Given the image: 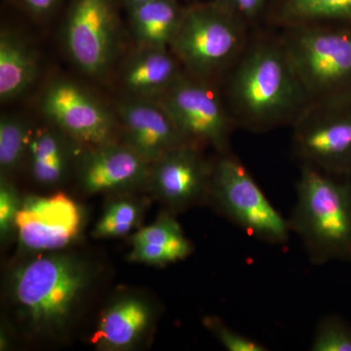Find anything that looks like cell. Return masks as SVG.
<instances>
[{
  "label": "cell",
  "mask_w": 351,
  "mask_h": 351,
  "mask_svg": "<svg viewBox=\"0 0 351 351\" xmlns=\"http://www.w3.org/2000/svg\"><path fill=\"white\" fill-rule=\"evenodd\" d=\"M223 78L237 128L263 133L292 125L309 104L280 36H252Z\"/></svg>",
  "instance_id": "obj_1"
},
{
  "label": "cell",
  "mask_w": 351,
  "mask_h": 351,
  "mask_svg": "<svg viewBox=\"0 0 351 351\" xmlns=\"http://www.w3.org/2000/svg\"><path fill=\"white\" fill-rule=\"evenodd\" d=\"M291 232L311 263L351 262V177L301 165Z\"/></svg>",
  "instance_id": "obj_2"
},
{
  "label": "cell",
  "mask_w": 351,
  "mask_h": 351,
  "mask_svg": "<svg viewBox=\"0 0 351 351\" xmlns=\"http://www.w3.org/2000/svg\"><path fill=\"white\" fill-rule=\"evenodd\" d=\"M89 281V267L82 258L47 252L16 267L10 291L23 319L43 334L66 326Z\"/></svg>",
  "instance_id": "obj_3"
},
{
  "label": "cell",
  "mask_w": 351,
  "mask_h": 351,
  "mask_svg": "<svg viewBox=\"0 0 351 351\" xmlns=\"http://www.w3.org/2000/svg\"><path fill=\"white\" fill-rule=\"evenodd\" d=\"M281 40L309 104L351 99V27L298 25Z\"/></svg>",
  "instance_id": "obj_4"
},
{
  "label": "cell",
  "mask_w": 351,
  "mask_h": 351,
  "mask_svg": "<svg viewBox=\"0 0 351 351\" xmlns=\"http://www.w3.org/2000/svg\"><path fill=\"white\" fill-rule=\"evenodd\" d=\"M249 38L246 24L213 0L184 7L170 50L186 73L216 83L232 69Z\"/></svg>",
  "instance_id": "obj_5"
},
{
  "label": "cell",
  "mask_w": 351,
  "mask_h": 351,
  "mask_svg": "<svg viewBox=\"0 0 351 351\" xmlns=\"http://www.w3.org/2000/svg\"><path fill=\"white\" fill-rule=\"evenodd\" d=\"M208 199L251 237L269 244L288 242V219L277 211L247 168L230 152L219 154L213 162Z\"/></svg>",
  "instance_id": "obj_6"
},
{
  "label": "cell",
  "mask_w": 351,
  "mask_h": 351,
  "mask_svg": "<svg viewBox=\"0 0 351 351\" xmlns=\"http://www.w3.org/2000/svg\"><path fill=\"white\" fill-rule=\"evenodd\" d=\"M156 101L189 143L212 147L219 154L230 152V137L237 125L216 83L184 71Z\"/></svg>",
  "instance_id": "obj_7"
},
{
  "label": "cell",
  "mask_w": 351,
  "mask_h": 351,
  "mask_svg": "<svg viewBox=\"0 0 351 351\" xmlns=\"http://www.w3.org/2000/svg\"><path fill=\"white\" fill-rule=\"evenodd\" d=\"M63 43L71 63L85 75H107L121 46V27L114 0H71L64 23Z\"/></svg>",
  "instance_id": "obj_8"
},
{
  "label": "cell",
  "mask_w": 351,
  "mask_h": 351,
  "mask_svg": "<svg viewBox=\"0 0 351 351\" xmlns=\"http://www.w3.org/2000/svg\"><path fill=\"white\" fill-rule=\"evenodd\" d=\"M291 126L301 165L351 177V99L308 104Z\"/></svg>",
  "instance_id": "obj_9"
},
{
  "label": "cell",
  "mask_w": 351,
  "mask_h": 351,
  "mask_svg": "<svg viewBox=\"0 0 351 351\" xmlns=\"http://www.w3.org/2000/svg\"><path fill=\"white\" fill-rule=\"evenodd\" d=\"M39 107L50 123L73 142L86 147L117 142V114L73 80L51 82L41 94Z\"/></svg>",
  "instance_id": "obj_10"
},
{
  "label": "cell",
  "mask_w": 351,
  "mask_h": 351,
  "mask_svg": "<svg viewBox=\"0 0 351 351\" xmlns=\"http://www.w3.org/2000/svg\"><path fill=\"white\" fill-rule=\"evenodd\" d=\"M82 219L77 203L64 193L29 195L21 203L16 233L25 250L61 251L80 234Z\"/></svg>",
  "instance_id": "obj_11"
},
{
  "label": "cell",
  "mask_w": 351,
  "mask_h": 351,
  "mask_svg": "<svg viewBox=\"0 0 351 351\" xmlns=\"http://www.w3.org/2000/svg\"><path fill=\"white\" fill-rule=\"evenodd\" d=\"M212 168L200 147L186 144L152 164L149 184L168 206L186 209L209 197Z\"/></svg>",
  "instance_id": "obj_12"
},
{
  "label": "cell",
  "mask_w": 351,
  "mask_h": 351,
  "mask_svg": "<svg viewBox=\"0 0 351 351\" xmlns=\"http://www.w3.org/2000/svg\"><path fill=\"white\" fill-rule=\"evenodd\" d=\"M115 114L124 143L151 164L182 145L191 144L158 101L125 97L117 104Z\"/></svg>",
  "instance_id": "obj_13"
},
{
  "label": "cell",
  "mask_w": 351,
  "mask_h": 351,
  "mask_svg": "<svg viewBox=\"0 0 351 351\" xmlns=\"http://www.w3.org/2000/svg\"><path fill=\"white\" fill-rule=\"evenodd\" d=\"M78 165L82 189L89 195L112 193L149 184L152 164L117 142L86 147Z\"/></svg>",
  "instance_id": "obj_14"
},
{
  "label": "cell",
  "mask_w": 351,
  "mask_h": 351,
  "mask_svg": "<svg viewBox=\"0 0 351 351\" xmlns=\"http://www.w3.org/2000/svg\"><path fill=\"white\" fill-rule=\"evenodd\" d=\"M184 73L170 49L137 48L124 62L120 82L126 97L158 100Z\"/></svg>",
  "instance_id": "obj_15"
},
{
  "label": "cell",
  "mask_w": 351,
  "mask_h": 351,
  "mask_svg": "<svg viewBox=\"0 0 351 351\" xmlns=\"http://www.w3.org/2000/svg\"><path fill=\"white\" fill-rule=\"evenodd\" d=\"M152 319V306L144 299L119 298L101 313L92 343L106 350H130L143 338Z\"/></svg>",
  "instance_id": "obj_16"
},
{
  "label": "cell",
  "mask_w": 351,
  "mask_h": 351,
  "mask_svg": "<svg viewBox=\"0 0 351 351\" xmlns=\"http://www.w3.org/2000/svg\"><path fill=\"white\" fill-rule=\"evenodd\" d=\"M128 260L151 265H167L191 255L193 245L174 217L162 214L152 225L138 230L131 239Z\"/></svg>",
  "instance_id": "obj_17"
},
{
  "label": "cell",
  "mask_w": 351,
  "mask_h": 351,
  "mask_svg": "<svg viewBox=\"0 0 351 351\" xmlns=\"http://www.w3.org/2000/svg\"><path fill=\"white\" fill-rule=\"evenodd\" d=\"M38 53L15 29H2L0 34V101L16 100L27 93L38 80Z\"/></svg>",
  "instance_id": "obj_18"
},
{
  "label": "cell",
  "mask_w": 351,
  "mask_h": 351,
  "mask_svg": "<svg viewBox=\"0 0 351 351\" xmlns=\"http://www.w3.org/2000/svg\"><path fill=\"white\" fill-rule=\"evenodd\" d=\"M184 12V7L179 0H152L128 9L132 36L137 48L170 49Z\"/></svg>",
  "instance_id": "obj_19"
},
{
  "label": "cell",
  "mask_w": 351,
  "mask_h": 351,
  "mask_svg": "<svg viewBox=\"0 0 351 351\" xmlns=\"http://www.w3.org/2000/svg\"><path fill=\"white\" fill-rule=\"evenodd\" d=\"M69 138L53 125L32 134L27 158L32 176L38 184L53 186L63 181L71 166Z\"/></svg>",
  "instance_id": "obj_20"
},
{
  "label": "cell",
  "mask_w": 351,
  "mask_h": 351,
  "mask_svg": "<svg viewBox=\"0 0 351 351\" xmlns=\"http://www.w3.org/2000/svg\"><path fill=\"white\" fill-rule=\"evenodd\" d=\"M274 19L282 27L298 25L351 27V0H282Z\"/></svg>",
  "instance_id": "obj_21"
},
{
  "label": "cell",
  "mask_w": 351,
  "mask_h": 351,
  "mask_svg": "<svg viewBox=\"0 0 351 351\" xmlns=\"http://www.w3.org/2000/svg\"><path fill=\"white\" fill-rule=\"evenodd\" d=\"M31 127L22 117L3 114L0 119V169L7 176L20 167L29 151Z\"/></svg>",
  "instance_id": "obj_22"
},
{
  "label": "cell",
  "mask_w": 351,
  "mask_h": 351,
  "mask_svg": "<svg viewBox=\"0 0 351 351\" xmlns=\"http://www.w3.org/2000/svg\"><path fill=\"white\" fill-rule=\"evenodd\" d=\"M142 216V207L137 201L120 198L112 201L104 212L93 230L97 239L124 237L137 226Z\"/></svg>",
  "instance_id": "obj_23"
},
{
  "label": "cell",
  "mask_w": 351,
  "mask_h": 351,
  "mask_svg": "<svg viewBox=\"0 0 351 351\" xmlns=\"http://www.w3.org/2000/svg\"><path fill=\"white\" fill-rule=\"evenodd\" d=\"M311 350L351 351V325L339 316L330 315L318 324Z\"/></svg>",
  "instance_id": "obj_24"
},
{
  "label": "cell",
  "mask_w": 351,
  "mask_h": 351,
  "mask_svg": "<svg viewBox=\"0 0 351 351\" xmlns=\"http://www.w3.org/2000/svg\"><path fill=\"white\" fill-rule=\"evenodd\" d=\"M22 199L12 182L7 176L1 175L0 179V237L8 239L16 232V219L21 207Z\"/></svg>",
  "instance_id": "obj_25"
},
{
  "label": "cell",
  "mask_w": 351,
  "mask_h": 351,
  "mask_svg": "<svg viewBox=\"0 0 351 351\" xmlns=\"http://www.w3.org/2000/svg\"><path fill=\"white\" fill-rule=\"evenodd\" d=\"M205 327L214 335L221 346L230 351H265L267 348L262 343L247 338L239 332L226 326L217 316H207L204 319Z\"/></svg>",
  "instance_id": "obj_26"
},
{
  "label": "cell",
  "mask_w": 351,
  "mask_h": 351,
  "mask_svg": "<svg viewBox=\"0 0 351 351\" xmlns=\"http://www.w3.org/2000/svg\"><path fill=\"white\" fill-rule=\"evenodd\" d=\"M234 14L247 27H254L262 19L274 0H215Z\"/></svg>",
  "instance_id": "obj_27"
},
{
  "label": "cell",
  "mask_w": 351,
  "mask_h": 351,
  "mask_svg": "<svg viewBox=\"0 0 351 351\" xmlns=\"http://www.w3.org/2000/svg\"><path fill=\"white\" fill-rule=\"evenodd\" d=\"M32 17L45 19L56 11L61 0H17Z\"/></svg>",
  "instance_id": "obj_28"
},
{
  "label": "cell",
  "mask_w": 351,
  "mask_h": 351,
  "mask_svg": "<svg viewBox=\"0 0 351 351\" xmlns=\"http://www.w3.org/2000/svg\"><path fill=\"white\" fill-rule=\"evenodd\" d=\"M152 1V0H123L127 9L133 8V7L142 5V4L147 3V2Z\"/></svg>",
  "instance_id": "obj_29"
}]
</instances>
